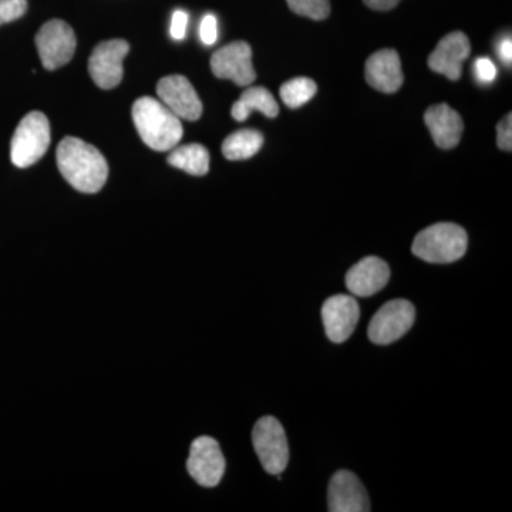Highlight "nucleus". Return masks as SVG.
I'll return each instance as SVG.
<instances>
[{
	"label": "nucleus",
	"mask_w": 512,
	"mask_h": 512,
	"mask_svg": "<svg viewBox=\"0 0 512 512\" xmlns=\"http://www.w3.org/2000/svg\"><path fill=\"white\" fill-rule=\"evenodd\" d=\"M188 13L184 10H175L171 19V36L174 40H183L187 35Z\"/></svg>",
	"instance_id": "obj_27"
},
{
	"label": "nucleus",
	"mask_w": 512,
	"mask_h": 512,
	"mask_svg": "<svg viewBox=\"0 0 512 512\" xmlns=\"http://www.w3.org/2000/svg\"><path fill=\"white\" fill-rule=\"evenodd\" d=\"M497 53L504 64L511 66L512 63V39L511 36H505L497 43Z\"/></svg>",
	"instance_id": "obj_28"
},
{
	"label": "nucleus",
	"mask_w": 512,
	"mask_h": 512,
	"mask_svg": "<svg viewBox=\"0 0 512 512\" xmlns=\"http://www.w3.org/2000/svg\"><path fill=\"white\" fill-rule=\"evenodd\" d=\"M497 141L498 147L504 151H511L512 148V116L511 113L507 114L503 120L500 121L497 127Z\"/></svg>",
	"instance_id": "obj_26"
},
{
	"label": "nucleus",
	"mask_w": 512,
	"mask_h": 512,
	"mask_svg": "<svg viewBox=\"0 0 512 512\" xmlns=\"http://www.w3.org/2000/svg\"><path fill=\"white\" fill-rule=\"evenodd\" d=\"M262 146L264 136L252 128H245L225 138L222 143V154L229 161L248 160L254 157Z\"/></svg>",
	"instance_id": "obj_19"
},
{
	"label": "nucleus",
	"mask_w": 512,
	"mask_h": 512,
	"mask_svg": "<svg viewBox=\"0 0 512 512\" xmlns=\"http://www.w3.org/2000/svg\"><path fill=\"white\" fill-rule=\"evenodd\" d=\"M188 473L202 487H217L225 473V457L220 444L212 437L202 436L191 444L187 461Z\"/></svg>",
	"instance_id": "obj_9"
},
{
	"label": "nucleus",
	"mask_w": 512,
	"mask_h": 512,
	"mask_svg": "<svg viewBox=\"0 0 512 512\" xmlns=\"http://www.w3.org/2000/svg\"><path fill=\"white\" fill-rule=\"evenodd\" d=\"M168 163L178 170L191 175H205L210 171V153L201 144H188V146L173 148Z\"/></svg>",
	"instance_id": "obj_20"
},
{
	"label": "nucleus",
	"mask_w": 512,
	"mask_h": 512,
	"mask_svg": "<svg viewBox=\"0 0 512 512\" xmlns=\"http://www.w3.org/2000/svg\"><path fill=\"white\" fill-rule=\"evenodd\" d=\"M370 9L390 10L399 5L400 0H363Z\"/></svg>",
	"instance_id": "obj_29"
},
{
	"label": "nucleus",
	"mask_w": 512,
	"mask_h": 512,
	"mask_svg": "<svg viewBox=\"0 0 512 512\" xmlns=\"http://www.w3.org/2000/svg\"><path fill=\"white\" fill-rule=\"evenodd\" d=\"M296 15L313 20H323L330 15V0H286Z\"/></svg>",
	"instance_id": "obj_22"
},
{
	"label": "nucleus",
	"mask_w": 512,
	"mask_h": 512,
	"mask_svg": "<svg viewBox=\"0 0 512 512\" xmlns=\"http://www.w3.org/2000/svg\"><path fill=\"white\" fill-rule=\"evenodd\" d=\"M316 92H318V87L313 80L308 77H298V79H292L282 84L281 99L289 109H298L312 100Z\"/></svg>",
	"instance_id": "obj_21"
},
{
	"label": "nucleus",
	"mask_w": 512,
	"mask_h": 512,
	"mask_svg": "<svg viewBox=\"0 0 512 512\" xmlns=\"http://www.w3.org/2000/svg\"><path fill=\"white\" fill-rule=\"evenodd\" d=\"M359 318V303L352 296L336 295L323 303V325L333 343L346 342L355 332Z\"/></svg>",
	"instance_id": "obj_12"
},
{
	"label": "nucleus",
	"mask_w": 512,
	"mask_h": 512,
	"mask_svg": "<svg viewBox=\"0 0 512 512\" xmlns=\"http://www.w3.org/2000/svg\"><path fill=\"white\" fill-rule=\"evenodd\" d=\"M76 35L72 26L59 19L49 20L36 35L37 52L46 70H56L73 59Z\"/></svg>",
	"instance_id": "obj_7"
},
{
	"label": "nucleus",
	"mask_w": 512,
	"mask_h": 512,
	"mask_svg": "<svg viewBox=\"0 0 512 512\" xmlns=\"http://www.w3.org/2000/svg\"><path fill=\"white\" fill-rule=\"evenodd\" d=\"M133 121L141 140L154 151H170L183 138L181 120L153 97H141L133 106Z\"/></svg>",
	"instance_id": "obj_2"
},
{
	"label": "nucleus",
	"mask_w": 512,
	"mask_h": 512,
	"mask_svg": "<svg viewBox=\"0 0 512 512\" xmlns=\"http://www.w3.org/2000/svg\"><path fill=\"white\" fill-rule=\"evenodd\" d=\"M416 319L413 303L406 299H394L384 303L370 320L367 335L375 345L386 346L403 338Z\"/></svg>",
	"instance_id": "obj_6"
},
{
	"label": "nucleus",
	"mask_w": 512,
	"mask_h": 512,
	"mask_svg": "<svg viewBox=\"0 0 512 512\" xmlns=\"http://www.w3.org/2000/svg\"><path fill=\"white\" fill-rule=\"evenodd\" d=\"M474 74H476L480 83H493L497 79V66L488 57H478L476 63H474Z\"/></svg>",
	"instance_id": "obj_24"
},
{
	"label": "nucleus",
	"mask_w": 512,
	"mask_h": 512,
	"mask_svg": "<svg viewBox=\"0 0 512 512\" xmlns=\"http://www.w3.org/2000/svg\"><path fill=\"white\" fill-rule=\"evenodd\" d=\"M211 70L218 79L249 86L256 79L251 46L247 42H234L222 47L211 57Z\"/></svg>",
	"instance_id": "obj_10"
},
{
	"label": "nucleus",
	"mask_w": 512,
	"mask_h": 512,
	"mask_svg": "<svg viewBox=\"0 0 512 512\" xmlns=\"http://www.w3.org/2000/svg\"><path fill=\"white\" fill-rule=\"evenodd\" d=\"M366 80L373 89L392 94L402 87L404 76L399 53L382 49L367 59Z\"/></svg>",
	"instance_id": "obj_15"
},
{
	"label": "nucleus",
	"mask_w": 512,
	"mask_h": 512,
	"mask_svg": "<svg viewBox=\"0 0 512 512\" xmlns=\"http://www.w3.org/2000/svg\"><path fill=\"white\" fill-rule=\"evenodd\" d=\"M57 167L74 190L96 194L109 178V164L92 144L76 137H64L57 147Z\"/></svg>",
	"instance_id": "obj_1"
},
{
	"label": "nucleus",
	"mask_w": 512,
	"mask_h": 512,
	"mask_svg": "<svg viewBox=\"0 0 512 512\" xmlns=\"http://www.w3.org/2000/svg\"><path fill=\"white\" fill-rule=\"evenodd\" d=\"M389 279V265L377 256H367L350 268L346 275V286L353 295L367 298L382 291Z\"/></svg>",
	"instance_id": "obj_16"
},
{
	"label": "nucleus",
	"mask_w": 512,
	"mask_h": 512,
	"mask_svg": "<svg viewBox=\"0 0 512 512\" xmlns=\"http://www.w3.org/2000/svg\"><path fill=\"white\" fill-rule=\"evenodd\" d=\"M328 504L330 512L370 511L366 488L359 478L348 470H340L329 483Z\"/></svg>",
	"instance_id": "obj_14"
},
{
	"label": "nucleus",
	"mask_w": 512,
	"mask_h": 512,
	"mask_svg": "<svg viewBox=\"0 0 512 512\" xmlns=\"http://www.w3.org/2000/svg\"><path fill=\"white\" fill-rule=\"evenodd\" d=\"M158 99L173 111L178 119L195 121L202 114V103L187 77L174 74L157 84Z\"/></svg>",
	"instance_id": "obj_11"
},
{
	"label": "nucleus",
	"mask_w": 512,
	"mask_h": 512,
	"mask_svg": "<svg viewBox=\"0 0 512 512\" xmlns=\"http://www.w3.org/2000/svg\"><path fill=\"white\" fill-rule=\"evenodd\" d=\"M467 245L466 229L451 222H440L423 229L414 238L412 251L430 264H451L463 258Z\"/></svg>",
	"instance_id": "obj_3"
},
{
	"label": "nucleus",
	"mask_w": 512,
	"mask_h": 512,
	"mask_svg": "<svg viewBox=\"0 0 512 512\" xmlns=\"http://www.w3.org/2000/svg\"><path fill=\"white\" fill-rule=\"evenodd\" d=\"M49 146V120L40 111H32L23 117L13 134L10 158L16 167L28 168L45 156Z\"/></svg>",
	"instance_id": "obj_4"
},
{
	"label": "nucleus",
	"mask_w": 512,
	"mask_h": 512,
	"mask_svg": "<svg viewBox=\"0 0 512 512\" xmlns=\"http://www.w3.org/2000/svg\"><path fill=\"white\" fill-rule=\"evenodd\" d=\"M200 39L205 46L215 45L218 39V20L214 15H205L201 20Z\"/></svg>",
	"instance_id": "obj_25"
},
{
	"label": "nucleus",
	"mask_w": 512,
	"mask_h": 512,
	"mask_svg": "<svg viewBox=\"0 0 512 512\" xmlns=\"http://www.w3.org/2000/svg\"><path fill=\"white\" fill-rule=\"evenodd\" d=\"M252 443L266 473L272 476L284 473L289 463L288 439L284 427L275 417L265 416L256 421Z\"/></svg>",
	"instance_id": "obj_5"
},
{
	"label": "nucleus",
	"mask_w": 512,
	"mask_h": 512,
	"mask_svg": "<svg viewBox=\"0 0 512 512\" xmlns=\"http://www.w3.org/2000/svg\"><path fill=\"white\" fill-rule=\"evenodd\" d=\"M471 45L463 32L444 36L429 57L433 72L443 74L448 80L457 82L463 74V63L470 57Z\"/></svg>",
	"instance_id": "obj_13"
},
{
	"label": "nucleus",
	"mask_w": 512,
	"mask_h": 512,
	"mask_svg": "<svg viewBox=\"0 0 512 512\" xmlns=\"http://www.w3.org/2000/svg\"><path fill=\"white\" fill-rule=\"evenodd\" d=\"M424 121L437 147L450 150L460 143L464 123L460 114L448 104H436L424 113Z\"/></svg>",
	"instance_id": "obj_17"
},
{
	"label": "nucleus",
	"mask_w": 512,
	"mask_h": 512,
	"mask_svg": "<svg viewBox=\"0 0 512 512\" xmlns=\"http://www.w3.org/2000/svg\"><path fill=\"white\" fill-rule=\"evenodd\" d=\"M28 10V0H0V26L18 20Z\"/></svg>",
	"instance_id": "obj_23"
},
{
	"label": "nucleus",
	"mask_w": 512,
	"mask_h": 512,
	"mask_svg": "<svg viewBox=\"0 0 512 512\" xmlns=\"http://www.w3.org/2000/svg\"><path fill=\"white\" fill-rule=\"evenodd\" d=\"M252 111H261L269 119H274L279 114V106L275 97L265 87H249L241 94L239 100L235 101L231 114L234 120L242 123L248 120Z\"/></svg>",
	"instance_id": "obj_18"
},
{
	"label": "nucleus",
	"mask_w": 512,
	"mask_h": 512,
	"mask_svg": "<svg viewBox=\"0 0 512 512\" xmlns=\"http://www.w3.org/2000/svg\"><path fill=\"white\" fill-rule=\"evenodd\" d=\"M130 45L123 39L107 40L94 47L89 60V73L100 89L110 90L123 80V60Z\"/></svg>",
	"instance_id": "obj_8"
}]
</instances>
